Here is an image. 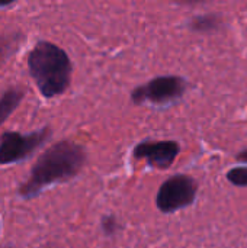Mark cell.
Returning a JSON list of instances; mask_svg holds the SVG:
<instances>
[{
	"mask_svg": "<svg viewBox=\"0 0 247 248\" xmlns=\"http://www.w3.org/2000/svg\"><path fill=\"white\" fill-rule=\"evenodd\" d=\"M86 160L87 154L80 144L61 140L38 157L28 180L20 185L17 193L23 199H32L51 185L71 180L80 173Z\"/></svg>",
	"mask_w": 247,
	"mask_h": 248,
	"instance_id": "obj_1",
	"label": "cell"
},
{
	"mask_svg": "<svg viewBox=\"0 0 247 248\" xmlns=\"http://www.w3.org/2000/svg\"><path fill=\"white\" fill-rule=\"evenodd\" d=\"M28 70L39 93L47 97H55L70 87L73 64L68 54L49 41H39L28 55Z\"/></svg>",
	"mask_w": 247,
	"mask_h": 248,
	"instance_id": "obj_2",
	"label": "cell"
},
{
	"mask_svg": "<svg viewBox=\"0 0 247 248\" xmlns=\"http://www.w3.org/2000/svg\"><path fill=\"white\" fill-rule=\"evenodd\" d=\"M198 193V183L194 177L179 173L165 180L156 195V206L163 214H173L191 206Z\"/></svg>",
	"mask_w": 247,
	"mask_h": 248,
	"instance_id": "obj_3",
	"label": "cell"
},
{
	"mask_svg": "<svg viewBox=\"0 0 247 248\" xmlns=\"http://www.w3.org/2000/svg\"><path fill=\"white\" fill-rule=\"evenodd\" d=\"M188 83L181 76H159L146 84L137 86L131 92V100L135 105L146 102L154 105H167L179 100L186 92Z\"/></svg>",
	"mask_w": 247,
	"mask_h": 248,
	"instance_id": "obj_4",
	"label": "cell"
},
{
	"mask_svg": "<svg viewBox=\"0 0 247 248\" xmlns=\"http://www.w3.org/2000/svg\"><path fill=\"white\" fill-rule=\"evenodd\" d=\"M51 137V128L44 126L31 134L3 132L0 137V166L13 164L28 158Z\"/></svg>",
	"mask_w": 247,
	"mask_h": 248,
	"instance_id": "obj_5",
	"label": "cell"
},
{
	"mask_svg": "<svg viewBox=\"0 0 247 248\" xmlns=\"http://www.w3.org/2000/svg\"><path fill=\"white\" fill-rule=\"evenodd\" d=\"M181 154V144L175 140H160V141H143L138 142L132 150V157L135 160H146L150 166L166 170L169 169L178 155Z\"/></svg>",
	"mask_w": 247,
	"mask_h": 248,
	"instance_id": "obj_6",
	"label": "cell"
},
{
	"mask_svg": "<svg viewBox=\"0 0 247 248\" xmlns=\"http://www.w3.org/2000/svg\"><path fill=\"white\" fill-rule=\"evenodd\" d=\"M23 96H25V92L17 87L7 89L3 93V96L0 97V125L4 124V121L17 109Z\"/></svg>",
	"mask_w": 247,
	"mask_h": 248,
	"instance_id": "obj_7",
	"label": "cell"
},
{
	"mask_svg": "<svg viewBox=\"0 0 247 248\" xmlns=\"http://www.w3.org/2000/svg\"><path fill=\"white\" fill-rule=\"evenodd\" d=\"M189 29L194 32H214L221 29L223 26V19L220 15L217 13H202V15H197L194 16L189 23H188Z\"/></svg>",
	"mask_w": 247,
	"mask_h": 248,
	"instance_id": "obj_8",
	"label": "cell"
},
{
	"mask_svg": "<svg viewBox=\"0 0 247 248\" xmlns=\"http://www.w3.org/2000/svg\"><path fill=\"white\" fill-rule=\"evenodd\" d=\"M227 180L237 187H247V166L242 167H233L226 174Z\"/></svg>",
	"mask_w": 247,
	"mask_h": 248,
	"instance_id": "obj_9",
	"label": "cell"
},
{
	"mask_svg": "<svg viewBox=\"0 0 247 248\" xmlns=\"http://www.w3.org/2000/svg\"><path fill=\"white\" fill-rule=\"evenodd\" d=\"M100 228H102V232L106 235V237H112L115 235L118 231H119V222L118 219L114 217V215H106L102 218L100 221Z\"/></svg>",
	"mask_w": 247,
	"mask_h": 248,
	"instance_id": "obj_10",
	"label": "cell"
},
{
	"mask_svg": "<svg viewBox=\"0 0 247 248\" xmlns=\"http://www.w3.org/2000/svg\"><path fill=\"white\" fill-rule=\"evenodd\" d=\"M236 160H237L239 163H247V148L242 150V151L236 155Z\"/></svg>",
	"mask_w": 247,
	"mask_h": 248,
	"instance_id": "obj_11",
	"label": "cell"
}]
</instances>
